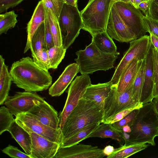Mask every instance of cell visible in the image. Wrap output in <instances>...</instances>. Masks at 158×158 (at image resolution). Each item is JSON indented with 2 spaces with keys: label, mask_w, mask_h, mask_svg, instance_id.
I'll return each mask as SVG.
<instances>
[{
  "label": "cell",
  "mask_w": 158,
  "mask_h": 158,
  "mask_svg": "<svg viewBox=\"0 0 158 158\" xmlns=\"http://www.w3.org/2000/svg\"><path fill=\"white\" fill-rule=\"evenodd\" d=\"M31 56L34 61L39 67L48 71L51 69L48 51L46 48L39 50Z\"/></svg>",
  "instance_id": "836d02e7"
},
{
  "label": "cell",
  "mask_w": 158,
  "mask_h": 158,
  "mask_svg": "<svg viewBox=\"0 0 158 158\" xmlns=\"http://www.w3.org/2000/svg\"><path fill=\"white\" fill-rule=\"evenodd\" d=\"M113 1L114 3L118 1H121L126 2H131L130 0H113Z\"/></svg>",
  "instance_id": "11a10c76"
},
{
  "label": "cell",
  "mask_w": 158,
  "mask_h": 158,
  "mask_svg": "<svg viewBox=\"0 0 158 158\" xmlns=\"http://www.w3.org/2000/svg\"><path fill=\"white\" fill-rule=\"evenodd\" d=\"M13 114L9 109L4 106L0 108V135L8 131L11 126L15 121Z\"/></svg>",
  "instance_id": "d6a6232c"
},
{
  "label": "cell",
  "mask_w": 158,
  "mask_h": 158,
  "mask_svg": "<svg viewBox=\"0 0 158 158\" xmlns=\"http://www.w3.org/2000/svg\"><path fill=\"white\" fill-rule=\"evenodd\" d=\"M66 49L63 46L54 45L48 50L51 69H55L64 58Z\"/></svg>",
  "instance_id": "1f68e13d"
},
{
  "label": "cell",
  "mask_w": 158,
  "mask_h": 158,
  "mask_svg": "<svg viewBox=\"0 0 158 158\" xmlns=\"http://www.w3.org/2000/svg\"><path fill=\"white\" fill-rule=\"evenodd\" d=\"M145 59L142 61L141 65L134 80L132 86L133 95L136 101L139 103H140L139 102V100L143 83Z\"/></svg>",
  "instance_id": "4dcf8cb0"
},
{
  "label": "cell",
  "mask_w": 158,
  "mask_h": 158,
  "mask_svg": "<svg viewBox=\"0 0 158 158\" xmlns=\"http://www.w3.org/2000/svg\"><path fill=\"white\" fill-rule=\"evenodd\" d=\"M47 10V9H46ZM45 40L46 49L48 50L54 46L53 37L50 30L49 22L46 16L44 22Z\"/></svg>",
  "instance_id": "74e56055"
},
{
  "label": "cell",
  "mask_w": 158,
  "mask_h": 158,
  "mask_svg": "<svg viewBox=\"0 0 158 158\" xmlns=\"http://www.w3.org/2000/svg\"><path fill=\"white\" fill-rule=\"evenodd\" d=\"M94 137L111 138L118 141L121 146L125 143L123 132H120L114 128L110 123H102L98 128L89 135L87 138Z\"/></svg>",
  "instance_id": "603a6c76"
},
{
  "label": "cell",
  "mask_w": 158,
  "mask_h": 158,
  "mask_svg": "<svg viewBox=\"0 0 158 158\" xmlns=\"http://www.w3.org/2000/svg\"><path fill=\"white\" fill-rule=\"evenodd\" d=\"M132 86L119 93L117 84L113 85L104 100L102 123H109L112 118L119 112L143 104L137 102L135 99L132 93Z\"/></svg>",
  "instance_id": "52a82bcc"
},
{
  "label": "cell",
  "mask_w": 158,
  "mask_h": 158,
  "mask_svg": "<svg viewBox=\"0 0 158 158\" xmlns=\"http://www.w3.org/2000/svg\"><path fill=\"white\" fill-rule=\"evenodd\" d=\"M44 99L35 92H19L12 96H9L4 104L16 116L20 114L28 112L34 106L35 101Z\"/></svg>",
  "instance_id": "4fadbf2b"
},
{
  "label": "cell",
  "mask_w": 158,
  "mask_h": 158,
  "mask_svg": "<svg viewBox=\"0 0 158 158\" xmlns=\"http://www.w3.org/2000/svg\"><path fill=\"white\" fill-rule=\"evenodd\" d=\"M78 0H63L64 3L73 6H77V1Z\"/></svg>",
  "instance_id": "f907efd6"
},
{
  "label": "cell",
  "mask_w": 158,
  "mask_h": 158,
  "mask_svg": "<svg viewBox=\"0 0 158 158\" xmlns=\"http://www.w3.org/2000/svg\"><path fill=\"white\" fill-rule=\"evenodd\" d=\"M103 117L102 106L94 101L82 98L66 118L61 130V143L88 125L102 123Z\"/></svg>",
  "instance_id": "7a4b0ae2"
},
{
  "label": "cell",
  "mask_w": 158,
  "mask_h": 158,
  "mask_svg": "<svg viewBox=\"0 0 158 158\" xmlns=\"http://www.w3.org/2000/svg\"><path fill=\"white\" fill-rule=\"evenodd\" d=\"M150 3V0H146L140 2L138 6V9L141 10L147 15L149 9Z\"/></svg>",
  "instance_id": "ee69618b"
},
{
  "label": "cell",
  "mask_w": 158,
  "mask_h": 158,
  "mask_svg": "<svg viewBox=\"0 0 158 158\" xmlns=\"http://www.w3.org/2000/svg\"><path fill=\"white\" fill-rule=\"evenodd\" d=\"M153 98L158 97V80L154 83L152 93Z\"/></svg>",
  "instance_id": "681fc988"
},
{
  "label": "cell",
  "mask_w": 158,
  "mask_h": 158,
  "mask_svg": "<svg viewBox=\"0 0 158 158\" xmlns=\"http://www.w3.org/2000/svg\"><path fill=\"white\" fill-rule=\"evenodd\" d=\"M146 143L134 144H124L115 149L107 158H126L146 148L148 146Z\"/></svg>",
  "instance_id": "d4e9b609"
},
{
  "label": "cell",
  "mask_w": 158,
  "mask_h": 158,
  "mask_svg": "<svg viewBox=\"0 0 158 158\" xmlns=\"http://www.w3.org/2000/svg\"><path fill=\"white\" fill-rule=\"evenodd\" d=\"M153 45L150 41L149 47L145 59L143 85L139 102L143 104L151 102L154 82L153 61Z\"/></svg>",
  "instance_id": "e0dca14e"
},
{
  "label": "cell",
  "mask_w": 158,
  "mask_h": 158,
  "mask_svg": "<svg viewBox=\"0 0 158 158\" xmlns=\"http://www.w3.org/2000/svg\"><path fill=\"white\" fill-rule=\"evenodd\" d=\"M143 19L147 32L158 37V20L145 16Z\"/></svg>",
  "instance_id": "8d00e7d4"
},
{
  "label": "cell",
  "mask_w": 158,
  "mask_h": 158,
  "mask_svg": "<svg viewBox=\"0 0 158 158\" xmlns=\"http://www.w3.org/2000/svg\"><path fill=\"white\" fill-rule=\"evenodd\" d=\"M60 14V12L64 3L63 0H52Z\"/></svg>",
  "instance_id": "f6af8a7d"
},
{
  "label": "cell",
  "mask_w": 158,
  "mask_h": 158,
  "mask_svg": "<svg viewBox=\"0 0 158 158\" xmlns=\"http://www.w3.org/2000/svg\"><path fill=\"white\" fill-rule=\"evenodd\" d=\"M92 41L102 52L107 53L119 55L117 52V47L112 39L106 31L97 33L92 36Z\"/></svg>",
  "instance_id": "cb8c5ba5"
},
{
  "label": "cell",
  "mask_w": 158,
  "mask_h": 158,
  "mask_svg": "<svg viewBox=\"0 0 158 158\" xmlns=\"http://www.w3.org/2000/svg\"><path fill=\"white\" fill-rule=\"evenodd\" d=\"M8 131L25 153L30 156L31 151V139L30 134L18 124L15 121Z\"/></svg>",
  "instance_id": "7402d4cb"
},
{
  "label": "cell",
  "mask_w": 158,
  "mask_h": 158,
  "mask_svg": "<svg viewBox=\"0 0 158 158\" xmlns=\"http://www.w3.org/2000/svg\"><path fill=\"white\" fill-rule=\"evenodd\" d=\"M90 78L88 74L77 76L72 81L68 90L66 102L59 116V127L63 128L67 117L82 98L87 88L91 85Z\"/></svg>",
  "instance_id": "9c48e42d"
},
{
  "label": "cell",
  "mask_w": 158,
  "mask_h": 158,
  "mask_svg": "<svg viewBox=\"0 0 158 158\" xmlns=\"http://www.w3.org/2000/svg\"><path fill=\"white\" fill-rule=\"evenodd\" d=\"M46 9L47 17L52 35L54 45L62 46V38L58 19L56 15L50 9Z\"/></svg>",
  "instance_id": "83f0119b"
},
{
  "label": "cell",
  "mask_w": 158,
  "mask_h": 158,
  "mask_svg": "<svg viewBox=\"0 0 158 158\" xmlns=\"http://www.w3.org/2000/svg\"><path fill=\"white\" fill-rule=\"evenodd\" d=\"M75 53L77 57L74 60L81 74H92L97 71H106L113 68L118 56L102 52L92 41L85 49L78 51Z\"/></svg>",
  "instance_id": "277c9868"
},
{
  "label": "cell",
  "mask_w": 158,
  "mask_h": 158,
  "mask_svg": "<svg viewBox=\"0 0 158 158\" xmlns=\"http://www.w3.org/2000/svg\"><path fill=\"white\" fill-rule=\"evenodd\" d=\"M103 149L98 147L77 143L60 147L54 158H102L106 156Z\"/></svg>",
  "instance_id": "5bb4252c"
},
{
  "label": "cell",
  "mask_w": 158,
  "mask_h": 158,
  "mask_svg": "<svg viewBox=\"0 0 158 158\" xmlns=\"http://www.w3.org/2000/svg\"><path fill=\"white\" fill-rule=\"evenodd\" d=\"M156 50H157V51H158V49H156Z\"/></svg>",
  "instance_id": "9f6ffc18"
},
{
  "label": "cell",
  "mask_w": 158,
  "mask_h": 158,
  "mask_svg": "<svg viewBox=\"0 0 158 158\" xmlns=\"http://www.w3.org/2000/svg\"><path fill=\"white\" fill-rule=\"evenodd\" d=\"M2 151L12 158H31L30 155L22 152L17 147L10 144L2 149Z\"/></svg>",
  "instance_id": "d590c367"
},
{
  "label": "cell",
  "mask_w": 158,
  "mask_h": 158,
  "mask_svg": "<svg viewBox=\"0 0 158 158\" xmlns=\"http://www.w3.org/2000/svg\"><path fill=\"white\" fill-rule=\"evenodd\" d=\"M123 21L135 35L137 39L147 32L143 20L144 15L140 10L131 2L118 1L113 3Z\"/></svg>",
  "instance_id": "30bf717a"
},
{
  "label": "cell",
  "mask_w": 158,
  "mask_h": 158,
  "mask_svg": "<svg viewBox=\"0 0 158 158\" xmlns=\"http://www.w3.org/2000/svg\"><path fill=\"white\" fill-rule=\"evenodd\" d=\"M31 139V158H54L60 147L53 142L33 132L30 133Z\"/></svg>",
  "instance_id": "9a60e30c"
},
{
  "label": "cell",
  "mask_w": 158,
  "mask_h": 158,
  "mask_svg": "<svg viewBox=\"0 0 158 158\" xmlns=\"http://www.w3.org/2000/svg\"><path fill=\"white\" fill-rule=\"evenodd\" d=\"M112 85L110 81L96 85L91 84L86 89L82 98L94 101L103 108L105 99Z\"/></svg>",
  "instance_id": "44dd1931"
},
{
  "label": "cell",
  "mask_w": 158,
  "mask_h": 158,
  "mask_svg": "<svg viewBox=\"0 0 158 158\" xmlns=\"http://www.w3.org/2000/svg\"><path fill=\"white\" fill-rule=\"evenodd\" d=\"M46 16V8L42 1L39 2L31 18L27 24V39L24 53L30 49L31 42L36 31L41 25L44 23Z\"/></svg>",
  "instance_id": "d6986e66"
},
{
  "label": "cell",
  "mask_w": 158,
  "mask_h": 158,
  "mask_svg": "<svg viewBox=\"0 0 158 158\" xmlns=\"http://www.w3.org/2000/svg\"><path fill=\"white\" fill-rule=\"evenodd\" d=\"M150 40L154 47L158 49V37L152 33H150Z\"/></svg>",
  "instance_id": "bcb514c9"
},
{
  "label": "cell",
  "mask_w": 158,
  "mask_h": 158,
  "mask_svg": "<svg viewBox=\"0 0 158 158\" xmlns=\"http://www.w3.org/2000/svg\"><path fill=\"white\" fill-rule=\"evenodd\" d=\"M139 108L133 110L121 120L111 124L112 127L121 133L123 127L126 125L131 126L139 111Z\"/></svg>",
  "instance_id": "e575fe53"
},
{
  "label": "cell",
  "mask_w": 158,
  "mask_h": 158,
  "mask_svg": "<svg viewBox=\"0 0 158 158\" xmlns=\"http://www.w3.org/2000/svg\"><path fill=\"white\" fill-rule=\"evenodd\" d=\"M18 15L14 10L0 15V34H6L8 30L15 26Z\"/></svg>",
  "instance_id": "f546056e"
},
{
  "label": "cell",
  "mask_w": 158,
  "mask_h": 158,
  "mask_svg": "<svg viewBox=\"0 0 158 158\" xmlns=\"http://www.w3.org/2000/svg\"><path fill=\"white\" fill-rule=\"evenodd\" d=\"M5 63V59H4L2 56L1 55H0V69L2 68Z\"/></svg>",
  "instance_id": "db71d44e"
},
{
  "label": "cell",
  "mask_w": 158,
  "mask_h": 158,
  "mask_svg": "<svg viewBox=\"0 0 158 158\" xmlns=\"http://www.w3.org/2000/svg\"><path fill=\"white\" fill-rule=\"evenodd\" d=\"M145 16L158 20V0H150L149 9Z\"/></svg>",
  "instance_id": "ab89813d"
},
{
  "label": "cell",
  "mask_w": 158,
  "mask_h": 158,
  "mask_svg": "<svg viewBox=\"0 0 158 158\" xmlns=\"http://www.w3.org/2000/svg\"><path fill=\"white\" fill-rule=\"evenodd\" d=\"M28 112L43 124L56 129H60L57 111L44 99L35 101L34 106Z\"/></svg>",
  "instance_id": "2e32d148"
},
{
  "label": "cell",
  "mask_w": 158,
  "mask_h": 158,
  "mask_svg": "<svg viewBox=\"0 0 158 158\" xmlns=\"http://www.w3.org/2000/svg\"><path fill=\"white\" fill-rule=\"evenodd\" d=\"M43 48L46 49L44 23L41 25L34 35L31 42L30 49L32 54Z\"/></svg>",
  "instance_id": "f1b7e54d"
},
{
  "label": "cell",
  "mask_w": 158,
  "mask_h": 158,
  "mask_svg": "<svg viewBox=\"0 0 158 158\" xmlns=\"http://www.w3.org/2000/svg\"><path fill=\"white\" fill-rule=\"evenodd\" d=\"M146 0H133V5L136 8L138 9V6L141 2Z\"/></svg>",
  "instance_id": "f5cc1de1"
},
{
  "label": "cell",
  "mask_w": 158,
  "mask_h": 158,
  "mask_svg": "<svg viewBox=\"0 0 158 158\" xmlns=\"http://www.w3.org/2000/svg\"><path fill=\"white\" fill-rule=\"evenodd\" d=\"M12 78L5 64L0 69V105H2L9 96Z\"/></svg>",
  "instance_id": "484cf974"
},
{
  "label": "cell",
  "mask_w": 158,
  "mask_h": 158,
  "mask_svg": "<svg viewBox=\"0 0 158 158\" xmlns=\"http://www.w3.org/2000/svg\"><path fill=\"white\" fill-rule=\"evenodd\" d=\"M58 21L62 41V46L67 49L78 37L83 27L80 12L77 6L64 3L60 12Z\"/></svg>",
  "instance_id": "8992f818"
},
{
  "label": "cell",
  "mask_w": 158,
  "mask_h": 158,
  "mask_svg": "<svg viewBox=\"0 0 158 158\" xmlns=\"http://www.w3.org/2000/svg\"><path fill=\"white\" fill-rule=\"evenodd\" d=\"M15 119L16 122L29 133L33 132L60 145L61 142L60 129H56L43 124L28 112L17 115Z\"/></svg>",
  "instance_id": "8fae6325"
},
{
  "label": "cell",
  "mask_w": 158,
  "mask_h": 158,
  "mask_svg": "<svg viewBox=\"0 0 158 158\" xmlns=\"http://www.w3.org/2000/svg\"><path fill=\"white\" fill-rule=\"evenodd\" d=\"M151 102L156 112L158 115V97L153 98Z\"/></svg>",
  "instance_id": "c3c4849f"
},
{
  "label": "cell",
  "mask_w": 158,
  "mask_h": 158,
  "mask_svg": "<svg viewBox=\"0 0 158 158\" xmlns=\"http://www.w3.org/2000/svg\"><path fill=\"white\" fill-rule=\"evenodd\" d=\"M114 149L113 146L109 145L106 146L103 149V151L106 156H107L111 154Z\"/></svg>",
  "instance_id": "7dc6e473"
},
{
  "label": "cell",
  "mask_w": 158,
  "mask_h": 158,
  "mask_svg": "<svg viewBox=\"0 0 158 158\" xmlns=\"http://www.w3.org/2000/svg\"><path fill=\"white\" fill-rule=\"evenodd\" d=\"M143 60L135 59L126 67L117 84L118 93H121L133 85Z\"/></svg>",
  "instance_id": "ffe728a7"
},
{
  "label": "cell",
  "mask_w": 158,
  "mask_h": 158,
  "mask_svg": "<svg viewBox=\"0 0 158 158\" xmlns=\"http://www.w3.org/2000/svg\"><path fill=\"white\" fill-rule=\"evenodd\" d=\"M106 31L112 39L120 42L130 43L137 39L124 23L113 5L109 16Z\"/></svg>",
  "instance_id": "7c38bea8"
},
{
  "label": "cell",
  "mask_w": 158,
  "mask_h": 158,
  "mask_svg": "<svg viewBox=\"0 0 158 158\" xmlns=\"http://www.w3.org/2000/svg\"><path fill=\"white\" fill-rule=\"evenodd\" d=\"M79 72V66L77 63L71 64L68 65L58 79L49 88V94L52 97L61 95Z\"/></svg>",
  "instance_id": "ac0fdd59"
},
{
  "label": "cell",
  "mask_w": 158,
  "mask_h": 158,
  "mask_svg": "<svg viewBox=\"0 0 158 158\" xmlns=\"http://www.w3.org/2000/svg\"><path fill=\"white\" fill-rule=\"evenodd\" d=\"M143 104L141 105L135 107L127 109L122 111L116 114L111 120L109 123L112 124L113 123L118 121L125 117L129 113L135 109L141 107Z\"/></svg>",
  "instance_id": "b9f144b4"
},
{
  "label": "cell",
  "mask_w": 158,
  "mask_h": 158,
  "mask_svg": "<svg viewBox=\"0 0 158 158\" xmlns=\"http://www.w3.org/2000/svg\"><path fill=\"white\" fill-rule=\"evenodd\" d=\"M100 124L95 123L89 125L83 128L73 136L62 142L60 147H66L78 143L96 130Z\"/></svg>",
  "instance_id": "4316f807"
},
{
  "label": "cell",
  "mask_w": 158,
  "mask_h": 158,
  "mask_svg": "<svg viewBox=\"0 0 158 158\" xmlns=\"http://www.w3.org/2000/svg\"><path fill=\"white\" fill-rule=\"evenodd\" d=\"M122 131L123 132L129 133L131 131V129L130 126L128 125H126L123 127L122 128Z\"/></svg>",
  "instance_id": "816d5d0a"
},
{
  "label": "cell",
  "mask_w": 158,
  "mask_h": 158,
  "mask_svg": "<svg viewBox=\"0 0 158 158\" xmlns=\"http://www.w3.org/2000/svg\"><path fill=\"white\" fill-rule=\"evenodd\" d=\"M24 0H0V13L6 12L9 8H13Z\"/></svg>",
  "instance_id": "f35d334b"
},
{
  "label": "cell",
  "mask_w": 158,
  "mask_h": 158,
  "mask_svg": "<svg viewBox=\"0 0 158 158\" xmlns=\"http://www.w3.org/2000/svg\"><path fill=\"white\" fill-rule=\"evenodd\" d=\"M153 61L154 83L158 80V52L153 45Z\"/></svg>",
  "instance_id": "60d3db41"
},
{
  "label": "cell",
  "mask_w": 158,
  "mask_h": 158,
  "mask_svg": "<svg viewBox=\"0 0 158 158\" xmlns=\"http://www.w3.org/2000/svg\"><path fill=\"white\" fill-rule=\"evenodd\" d=\"M129 138L125 143L134 144L148 143L152 146L154 139L158 136V115L151 102L143 104L130 127Z\"/></svg>",
  "instance_id": "3957f363"
},
{
  "label": "cell",
  "mask_w": 158,
  "mask_h": 158,
  "mask_svg": "<svg viewBox=\"0 0 158 158\" xmlns=\"http://www.w3.org/2000/svg\"><path fill=\"white\" fill-rule=\"evenodd\" d=\"M150 44V36L145 35L130 42L129 48L116 67L110 81L112 85L117 84L123 72L133 60H142L145 59Z\"/></svg>",
  "instance_id": "ba28073f"
},
{
  "label": "cell",
  "mask_w": 158,
  "mask_h": 158,
  "mask_svg": "<svg viewBox=\"0 0 158 158\" xmlns=\"http://www.w3.org/2000/svg\"><path fill=\"white\" fill-rule=\"evenodd\" d=\"M45 7L50 9L57 16L58 19L60 14L52 0H42Z\"/></svg>",
  "instance_id": "7bdbcfd3"
},
{
  "label": "cell",
  "mask_w": 158,
  "mask_h": 158,
  "mask_svg": "<svg viewBox=\"0 0 158 158\" xmlns=\"http://www.w3.org/2000/svg\"><path fill=\"white\" fill-rule=\"evenodd\" d=\"M9 73L13 83L26 91L46 90L52 82V77L48 71L39 67L29 56L13 62Z\"/></svg>",
  "instance_id": "6da1fadb"
},
{
  "label": "cell",
  "mask_w": 158,
  "mask_h": 158,
  "mask_svg": "<svg viewBox=\"0 0 158 158\" xmlns=\"http://www.w3.org/2000/svg\"><path fill=\"white\" fill-rule=\"evenodd\" d=\"M113 0H89L80 11L83 29L93 36L100 32L106 31V26Z\"/></svg>",
  "instance_id": "5b68a950"
}]
</instances>
